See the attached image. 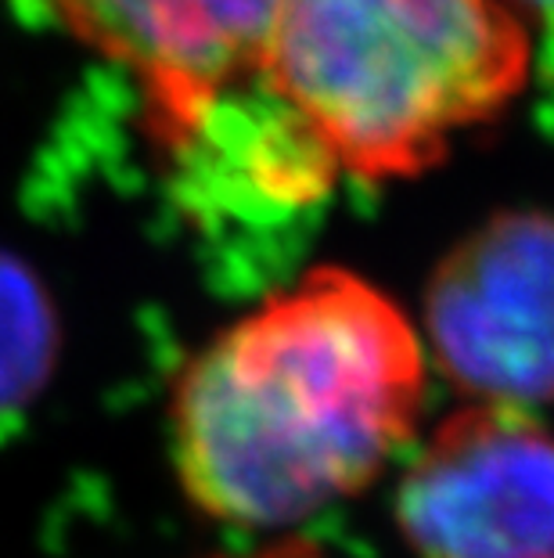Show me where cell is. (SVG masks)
I'll return each instance as SVG.
<instances>
[{
  "label": "cell",
  "mask_w": 554,
  "mask_h": 558,
  "mask_svg": "<svg viewBox=\"0 0 554 558\" xmlns=\"http://www.w3.org/2000/svg\"><path fill=\"white\" fill-rule=\"evenodd\" d=\"M421 393L426 353L396 303L349 270H313L176 378V480L220 522L292 526L379 476L415 436Z\"/></svg>",
  "instance_id": "1"
},
{
  "label": "cell",
  "mask_w": 554,
  "mask_h": 558,
  "mask_svg": "<svg viewBox=\"0 0 554 558\" xmlns=\"http://www.w3.org/2000/svg\"><path fill=\"white\" fill-rule=\"evenodd\" d=\"M529 73L504 0H281L256 87L335 170L404 177L497 116Z\"/></svg>",
  "instance_id": "2"
},
{
  "label": "cell",
  "mask_w": 554,
  "mask_h": 558,
  "mask_svg": "<svg viewBox=\"0 0 554 558\" xmlns=\"http://www.w3.org/2000/svg\"><path fill=\"white\" fill-rule=\"evenodd\" d=\"M421 558H554V436L512 403H471L432 433L396 490Z\"/></svg>",
  "instance_id": "3"
},
{
  "label": "cell",
  "mask_w": 554,
  "mask_h": 558,
  "mask_svg": "<svg viewBox=\"0 0 554 558\" xmlns=\"http://www.w3.org/2000/svg\"><path fill=\"white\" fill-rule=\"evenodd\" d=\"M76 44L137 83L145 126L187 156L223 105L249 94L281 0H33Z\"/></svg>",
  "instance_id": "4"
},
{
  "label": "cell",
  "mask_w": 554,
  "mask_h": 558,
  "mask_svg": "<svg viewBox=\"0 0 554 558\" xmlns=\"http://www.w3.org/2000/svg\"><path fill=\"white\" fill-rule=\"evenodd\" d=\"M426 325L435 361L487 403L554 400V220L508 213L435 267Z\"/></svg>",
  "instance_id": "5"
},
{
  "label": "cell",
  "mask_w": 554,
  "mask_h": 558,
  "mask_svg": "<svg viewBox=\"0 0 554 558\" xmlns=\"http://www.w3.org/2000/svg\"><path fill=\"white\" fill-rule=\"evenodd\" d=\"M58 317L29 267L0 253V411L37 397L54 372Z\"/></svg>",
  "instance_id": "6"
},
{
  "label": "cell",
  "mask_w": 554,
  "mask_h": 558,
  "mask_svg": "<svg viewBox=\"0 0 554 558\" xmlns=\"http://www.w3.org/2000/svg\"><path fill=\"white\" fill-rule=\"evenodd\" d=\"M213 558H321V551H317L310 541H278V544H267V548H259V551L213 555Z\"/></svg>",
  "instance_id": "7"
},
{
  "label": "cell",
  "mask_w": 554,
  "mask_h": 558,
  "mask_svg": "<svg viewBox=\"0 0 554 558\" xmlns=\"http://www.w3.org/2000/svg\"><path fill=\"white\" fill-rule=\"evenodd\" d=\"M518 4L533 8V11H544V15H554V0H518Z\"/></svg>",
  "instance_id": "8"
}]
</instances>
